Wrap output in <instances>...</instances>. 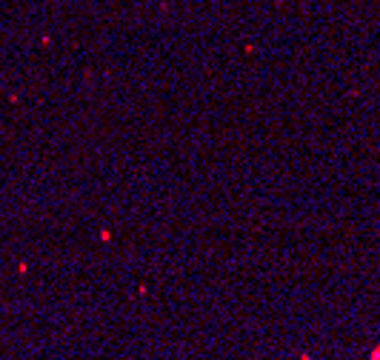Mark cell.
<instances>
[{"label":"cell","mask_w":380,"mask_h":360,"mask_svg":"<svg viewBox=\"0 0 380 360\" xmlns=\"http://www.w3.org/2000/svg\"><path fill=\"white\" fill-rule=\"evenodd\" d=\"M372 360H380V349H377V352H374V354H372Z\"/></svg>","instance_id":"1"}]
</instances>
